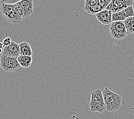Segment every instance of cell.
<instances>
[{"label": "cell", "mask_w": 134, "mask_h": 119, "mask_svg": "<svg viewBox=\"0 0 134 119\" xmlns=\"http://www.w3.org/2000/svg\"><path fill=\"white\" fill-rule=\"evenodd\" d=\"M98 3L96 0H90V1H86L85 3L84 9L86 12H87L89 9L93 7Z\"/></svg>", "instance_id": "obj_16"}, {"label": "cell", "mask_w": 134, "mask_h": 119, "mask_svg": "<svg viewBox=\"0 0 134 119\" xmlns=\"http://www.w3.org/2000/svg\"><path fill=\"white\" fill-rule=\"evenodd\" d=\"M4 48V45H3V44L1 42H0V49H2Z\"/></svg>", "instance_id": "obj_19"}, {"label": "cell", "mask_w": 134, "mask_h": 119, "mask_svg": "<svg viewBox=\"0 0 134 119\" xmlns=\"http://www.w3.org/2000/svg\"><path fill=\"white\" fill-rule=\"evenodd\" d=\"M12 42V40L10 37L5 38L2 41V44H3V45H4V47L9 46L11 44Z\"/></svg>", "instance_id": "obj_18"}, {"label": "cell", "mask_w": 134, "mask_h": 119, "mask_svg": "<svg viewBox=\"0 0 134 119\" xmlns=\"http://www.w3.org/2000/svg\"><path fill=\"white\" fill-rule=\"evenodd\" d=\"M14 10L18 13L23 18H27L33 13L34 1L33 0H22L12 4Z\"/></svg>", "instance_id": "obj_3"}, {"label": "cell", "mask_w": 134, "mask_h": 119, "mask_svg": "<svg viewBox=\"0 0 134 119\" xmlns=\"http://www.w3.org/2000/svg\"><path fill=\"white\" fill-rule=\"evenodd\" d=\"M2 56L17 58L20 56V48L19 44L12 41L8 46L4 47Z\"/></svg>", "instance_id": "obj_7"}, {"label": "cell", "mask_w": 134, "mask_h": 119, "mask_svg": "<svg viewBox=\"0 0 134 119\" xmlns=\"http://www.w3.org/2000/svg\"><path fill=\"white\" fill-rule=\"evenodd\" d=\"M124 25L128 34H131L134 33V17H129L124 21Z\"/></svg>", "instance_id": "obj_13"}, {"label": "cell", "mask_w": 134, "mask_h": 119, "mask_svg": "<svg viewBox=\"0 0 134 119\" xmlns=\"http://www.w3.org/2000/svg\"><path fill=\"white\" fill-rule=\"evenodd\" d=\"M111 1H110V0H99V1H98V4L101 6V8L103 9V10H104V9L107 8Z\"/></svg>", "instance_id": "obj_17"}, {"label": "cell", "mask_w": 134, "mask_h": 119, "mask_svg": "<svg viewBox=\"0 0 134 119\" xmlns=\"http://www.w3.org/2000/svg\"><path fill=\"white\" fill-rule=\"evenodd\" d=\"M0 66L6 72H14L21 67L17 58L4 56L1 57Z\"/></svg>", "instance_id": "obj_5"}, {"label": "cell", "mask_w": 134, "mask_h": 119, "mask_svg": "<svg viewBox=\"0 0 134 119\" xmlns=\"http://www.w3.org/2000/svg\"><path fill=\"white\" fill-rule=\"evenodd\" d=\"M90 108L92 112L103 113L106 110L102 91L100 89H96L91 92Z\"/></svg>", "instance_id": "obj_2"}, {"label": "cell", "mask_w": 134, "mask_h": 119, "mask_svg": "<svg viewBox=\"0 0 134 119\" xmlns=\"http://www.w3.org/2000/svg\"><path fill=\"white\" fill-rule=\"evenodd\" d=\"M17 61L20 66L24 68H29L32 63V57L20 55L17 58Z\"/></svg>", "instance_id": "obj_11"}, {"label": "cell", "mask_w": 134, "mask_h": 119, "mask_svg": "<svg viewBox=\"0 0 134 119\" xmlns=\"http://www.w3.org/2000/svg\"><path fill=\"white\" fill-rule=\"evenodd\" d=\"M2 52H3V49H0V54H1V53L2 54Z\"/></svg>", "instance_id": "obj_20"}, {"label": "cell", "mask_w": 134, "mask_h": 119, "mask_svg": "<svg viewBox=\"0 0 134 119\" xmlns=\"http://www.w3.org/2000/svg\"><path fill=\"white\" fill-rule=\"evenodd\" d=\"M133 117H134V114H133Z\"/></svg>", "instance_id": "obj_21"}, {"label": "cell", "mask_w": 134, "mask_h": 119, "mask_svg": "<svg viewBox=\"0 0 134 119\" xmlns=\"http://www.w3.org/2000/svg\"><path fill=\"white\" fill-rule=\"evenodd\" d=\"M20 48V55L25 56H33V50L30 45L26 41H24L19 44Z\"/></svg>", "instance_id": "obj_9"}, {"label": "cell", "mask_w": 134, "mask_h": 119, "mask_svg": "<svg viewBox=\"0 0 134 119\" xmlns=\"http://www.w3.org/2000/svg\"><path fill=\"white\" fill-rule=\"evenodd\" d=\"M110 32L111 36L116 40H123L128 35L124 21L113 22L110 25Z\"/></svg>", "instance_id": "obj_4"}, {"label": "cell", "mask_w": 134, "mask_h": 119, "mask_svg": "<svg viewBox=\"0 0 134 119\" xmlns=\"http://www.w3.org/2000/svg\"><path fill=\"white\" fill-rule=\"evenodd\" d=\"M105 105L108 112L116 111L120 108L122 105V97L107 87H105L102 91Z\"/></svg>", "instance_id": "obj_1"}, {"label": "cell", "mask_w": 134, "mask_h": 119, "mask_svg": "<svg viewBox=\"0 0 134 119\" xmlns=\"http://www.w3.org/2000/svg\"><path fill=\"white\" fill-rule=\"evenodd\" d=\"M123 12L125 14L127 18L134 17V9L133 8L132 5L130 6L129 7L124 9Z\"/></svg>", "instance_id": "obj_15"}, {"label": "cell", "mask_w": 134, "mask_h": 119, "mask_svg": "<svg viewBox=\"0 0 134 119\" xmlns=\"http://www.w3.org/2000/svg\"><path fill=\"white\" fill-rule=\"evenodd\" d=\"M127 18L125 14L122 11H120L117 13H115L112 14V21L116 22V21H124Z\"/></svg>", "instance_id": "obj_14"}, {"label": "cell", "mask_w": 134, "mask_h": 119, "mask_svg": "<svg viewBox=\"0 0 134 119\" xmlns=\"http://www.w3.org/2000/svg\"><path fill=\"white\" fill-rule=\"evenodd\" d=\"M112 14V12L104 9L95 15H96V17L99 22L103 25H107L111 24L113 22Z\"/></svg>", "instance_id": "obj_8"}, {"label": "cell", "mask_w": 134, "mask_h": 119, "mask_svg": "<svg viewBox=\"0 0 134 119\" xmlns=\"http://www.w3.org/2000/svg\"><path fill=\"white\" fill-rule=\"evenodd\" d=\"M22 18H22V16L14 10L10 12L5 18V19H6L8 22L13 24H19L22 21Z\"/></svg>", "instance_id": "obj_10"}, {"label": "cell", "mask_w": 134, "mask_h": 119, "mask_svg": "<svg viewBox=\"0 0 134 119\" xmlns=\"http://www.w3.org/2000/svg\"><path fill=\"white\" fill-rule=\"evenodd\" d=\"M1 5L0 7V11L2 14V15L4 18L7 16L10 12L14 10L12 4H6L5 2L1 1Z\"/></svg>", "instance_id": "obj_12"}, {"label": "cell", "mask_w": 134, "mask_h": 119, "mask_svg": "<svg viewBox=\"0 0 134 119\" xmlns=\"http://www.w3.org/2000/svg\"><path fill=\"white\" fill-rule=\"evenodd\" d=\"M133 1L132 0H116V1H111L110 4L106 9V10L115 13L120 11H123L124 9L132 5Z\"/></svg>", "instance_id": "obj_6"}]
</instances>
